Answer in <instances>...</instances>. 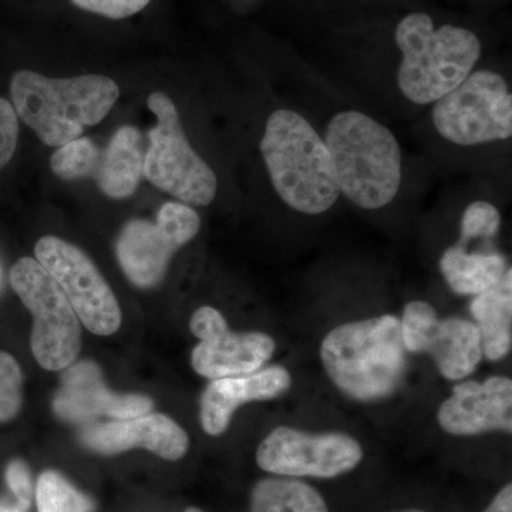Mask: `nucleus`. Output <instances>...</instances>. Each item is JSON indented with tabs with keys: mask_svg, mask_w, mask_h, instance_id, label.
I'll list each match as a JSON object with an SVG mask.
<instances>
[{
	"mask_svg": "<svg viewBox=\"0 0 512 512\" xmlns=\"http://www.w3.org/2000/svg\"><path fill=\"white\" fill-rule=\"evenodd\" d=\"M320 360L330 382L355 402L393 396L407 369L400 318L382 315L336 326L320 343Z\"/></svg>",
	"mask_w": 512,
	"mask_h": 512,
	"instance_id": "nucleus-1",
	"label": "nucleus"
},
{
	"mask_svg": "<svg viewBox=\"0 0 512 512\" xmlns=\"http://www.w3.org/2000/svg\"><path fill=\"white\" fill-rule=\"evenodd\" d=\"M10 97L19 119L43 144L62 147L106 119L119 100L120 89L101 74L52 79L19 70L10 82Z\"/></svg>",
	"mask_w": 512,
	"mask_h": 512,
	"instance_id": "nucleus-2",
	"label": "nucleus"
},
{
	"mask_svg": "<svg viewBox=\"0 0 512 512\" xmlns=\"http://www.w3.org/2000/svg\"><path fill=\"white\" fill-rule=\"evenodd\" d=\"M261 153L276 194L292 210L319 215L338 201V178L328 147L301 114L274 111L266 121Z\"/></svg>",
	"mask_w": 512,
	"mask_h": 512,
	"instance_id": "nucleus-3",
	"label": "nucleus"
},
{
	"mask_svg": "<svg viewBox=\"0 0 512 512\" xmlns=\"http://www.w3.org/2000/svg\"><path fill=\"white\" fill-rule=\"evenodd\" d=\"M325 144L340 194L363 210H379L402 185V148L384 124L360 111H342L330 120Z\"/></svg>",
	"mask_w": 512,
	"mask_h": 512,
	"instance_id": "nucleus-4",
	"label": "nucleus"
},
{
	"mask_svg": "<svg viewBox=\"0 0 512 512\" xmlns=\"http://www.w3.org/2000/svg\"><path fill=\"white\" fill-rule=\"evenodd\" d=\"M394 37L402 52L397 73L400 92L423 106L436 103L460 86L483 53L476 33L453 25L436 28L423 12L404 16Z\"/></svg>",
	"mask_w": 512,
	"mask_h": 512,
	"instance_id": "nucleus-5",
	"label": "nucleus"
},
{
	"mask_svg": "<svg viewBox=\"0 0 512 512\" xmlns=\"http://www.w3.org/2000/svg\"><path fill=\"white\" fill-rule=\"evenodd\" d=\"M147 106L157 123L148 133L144 177L183 204L207 207L217 195L218 178L192 148L174 101L163 92H154Z\"/></svg>",
	"mask_w": 512,
	"mask_h": 512,
	"instance_id": "nucleus-6",
	"label": "nucleus"
},
{
	"mask_svg": "<svg viewBox=\"0 0 512 512\" xmlns=\"http://www.w3.org/2000/svg\"><path fill=\"white\" fill-rule=\"evenodd\" d=\"M10 285L33 315L32 352L46 370L67 369L82 349L76 312L49 272L36 259L12 266Z\"/></svg>",
	"mask_w": 512,
	"mask_h": 512,
	"instance_id": "nucleus-7",
	"label": "nucleus"
},
{
	"mask_svg": "<svg viewBox=\"0 0 512 512\" xmlns=\"http://www.w3.org/2000/svg\"><path fill=\"white\" fill-rule=\"evenodd\" d=\"M433 123L457 146H478L512 136V96L501 74L473 72L434 103Z\"/></svg>",
	"mask_w": 512,
	"mask_h": 512,
	"instance_id": "nucleus-8",
	"label": "nucleus"
},
{
	"mask_svg": "<svg viewBox=\"0 0 512 512\" xmlns=\"http://www.w3.org/2000/svg\"><path fill=\"white\" fill-rule=\"evenodd\" d=\"M362 460V444L342 431L311 433L279 426L256 450L258 466L281 477L336 478L355 470Z\"/></svg>",
	"mask_w": 512,
	"mask_h": 512,
	"instance_id": "nucleus-9",
	"label": "nucleus"
},
{
	"mask_svg": "<svg viewBox=\"0 0 512 512\" xmlns=\"http://www.w3.org/2000/svg\"><path fill=\"white\" fill-rule=\"evenodd\" d=\"M201 218L191 205L165 202L156 224L128 222L117 239L116 254L127 278L138 288L160 284L175 252L197 237Z\"/></svg>",
	"mask_w": 512,
	"mask_h": 512,
	"instance_id": "nucleus-10",
	"label": "nucleus"
},
{
	"mask_svg": "<svg viewBox=\"0 0 512 512\" xmlns=\"http://www.w3.org/2000/svg\"><path fill=\"white\" fill-rule=\"evenodd\" d=\"M36 261L56 279L77 318L100 336L116 333L121 326L119 302L106 279L82 249L56 237L39 239Z\"/></svg>",
	"mask_w": 512,
	"mask_h": 512,
	"instance_id": "nucleus-11",
	"label": "nucleus"
},
{
	"mask_svg": "<svg viewBox=\"0 0 512 512\" xmlns=\"http://www.w3.org/2000/svg\"><path fill=\"white\" fill-rule=\"evenodd\" d=\"M402 339L407 353L430 355L444 379H466L483 360L480 332L473 320L440 319L433 305L423 301L407 303L403 309Z\"/></svg>",
	"mask_w": 512,
	"mask_h": 512,
	"instance_id": "nucleus-12",
	"label": "nucleus"
},
{
	"mask_svg": "<svg viewBox=\"0 0 512 512\" xmlns=\"http://www.w3.org/2000/svg\"><path fill=\"white\" fill-rule=\"evenodd\" d=\"M190 329L200 343L192 350V369L207 379L251 375L272 359L276 342L264 332H231L212 306L192 313Z\"/></svg>",
	"mask_w": 512,
	"mask_h": 512,
	"instance_id": "nucleus-13",
	"label": "nucleus"
},
{
	"mask_svg": "<svg viewBox=\"0 0 512 512\" xmlns=\"http://www.w3.org/2000/svg\"><path fill=\"white\" fill-rule=\"evenodd\" d=\"M437 421L456 437L512 431V380L490 376L484 382L466 380L453 387V394L440 404Z\"/></svg>",
	"mask_w": 512,
	"mask_h": 512,
	"instance_id": "nucleus-14",
	"label": "nucleus"
},
{
	"mask_svg": "<svg viewBox=\"0 0 512 512\" xmlns=\"http://www.w3.org/2000/svg\"><path fill=\"white\" fill-rule=\"evenodd\" d=\"M153 402L140 394L111 393L103 382L100 367L80 362L67 367L62 386L53 400V410L60 419L87 423L97 417L126 420L151 412Z\"/></svg>",
	"mask_w": 512,
	"mask_h": 512,
	"instance_id": "nucleus-15",
	"label": "nucleus"
},
{
	"mask_svg": "<svg viewBox=\"0 0 512 512\" xmlns=\"http://www.w3.org/2000/svg\"><path fill=\"white\" fill-rule=\"evenodd\" d=\"M82 441L94 453L111 456L133 448H146L168 461L181 460L190 448L183 427L158 413L94 424L83 431Z\"/></svg>",
	"mask_w": 512,
	"mask_h": 512,
	"instance_id": "nucleus-16",
	"label": "nucleus"
},
{
	"mask_svg": "<svg viewBox=\"0 0 512 512\" xmlns=\"http://www.w3.org/2000/svg\"><path fill=\"white\" fill-rule=\"evenodd\" d=\"M291 386V373L284 366H269L251 375L214 379L201 394L202 429L208 436H221L242 404L274 400Z\"/></svg>",
	"mask_w": 512,
	"mask_h": 512,
	"instance_id": "nucleus-17",
	"label": "nucleus"
},
{
	"mask_svg": "<svg viewBox=\"0 0 512 512\" xmlns=\"http://www.w3.org/2000/svg\"><path fill=\"white\" fill-rule=\"evenodd\" d=\"M143 140L137 127L123 126L101 153L97 185L113 200H124L136 192L144 168Z\"/></svg>",
	"mask_w": 512,
	"mask_h": 512,
	"instance_id": "nucleus-18",
	"label": "nucleus"
},
{
	"mask_svg": "<svg viewBox=\"0 0 512 512\" xmlns=\"http://www.w3.org/2000/svg\"><path fill=\"white\" fill-rule=\"evenodd\" d=\"M470 313L480 332L483 357L498 362L512 349V269L493 288L473 296Z\"/></svg>",
	"mask_w": 512,
	"mask_h": 512,
	"instance_id": "nucleus-19",
	"label": "nucleus"
},
{
	"mask_svg": "<svg viewBox=\"0 0 512 512\" xmlns=\"http://www.w3.org/2000/svg\"><path fill=\"white\" fill-rule=\"evenodd\" d=\"M439 266L448 288L463 296L480 295L493 288L508 269L500 252H467L463 245L447 248Z\"/></svg>",
	"mask_w": 512,
	"mask_h": 512,
	"instance_id": "nucleus-20",
	"label": "nucleus"
},
{
	"mask_svg": "<svg viewBox=\"0 0 512 512\" xmlns=\"http://www.w3.org/2000/svg\"><path fill=\"white\" fill-rule=\"evenodd\" d=\"M251 512H329L325 498L298 478H262L251 493Z\"/></svg>",
	"mask_w": 512,
	"mask_h": 512,
	"instance_id": "nucleus-21",
	"label": "nucleus"
},
{
	"mask_svg": "<svg viewBox=\"0 0 512 512\" xmlns=\"http://www.w3.org/2000/svg\"><path fill=\"white\" fill-rule=\"evenodd\" d=\"M101 153L92 138L82 136L57 148L50 158V167L64 181L93 177L99 170Z\"/></svg>",
	"mask_w": 512,
	"mask_h": 512,
	"instance_id": "nucleus-22",
	"label": "nucleus"
},
{
	"mask_svg": "<svg viewBox=\"0 0 512 512\" xmlns=\"http://www.w3.org/2000/svg\"><path fill=\"white\" fill-rule=\"evenodd\" d=\"M35 494L39 512H92L93 510L92 503L56 471H45L40 474Z\"/></svg>",
	"mask_w": 512,
	"mask_h": 512,
	"instance_id": "nucleus-23",
	"label": "nucleus"
},
{
	"mask_svg": "<svg viewBox=\"0 0 512 512\" xmlns=\"http://www.w3.org/2000/svg\"><path fill=\"white\" fill-rule=\"evenodd\" d=\"M501 227V214L497 207L487 201H476L468 205L460 224V245L471 239L497 237Z\"/></svg>",
	"mask_w": 512,
	"mask_h": 512,
	"instance_id": "nucleus-24",
	"label": "nucleus"
},
{
	"mask_svg": "<svg viewBox=\"0 0 512 512\" xmlns=\"http://www.w3.org/2000/svg\"><path fill=\"white\" fill-rule=\"evenodd\" d=\"M23 375L9 353L0 352V421L12 420L22 407Z\"/></svg>",
	"mask_w": 512,
	"mask_h": 512,
	"instance_id": "nucleus-25",
	"label": "nucleus"
},
{
	"mask_svg": "<svg viewBox=\"0 0 512 512\" xmlns=\"http://www.w3.org/2000/svg\"><path fill=\"white\" fill-rule=\"evenodd\" d=\"M19 117L10 101L0 97V170L9 164L18 146Z\"/></svg>",
	"mask_w": 512,
	"mask_h": 512,
	"instance_id": "nucleus-26",
	"label": "nucleus"
},
{
	"mask_svg": "<svg viewBox=\"0 0 512 512\" xmlns=\"http://www.w3.org/2000/svg\"><path fill=\"white\" fill-rule=\"evenodd\" d=\"M77 8L109 19H126L147 8L151 0H72Z\"/></svg>",
	"mask_w": 512,
	"mask_h": 512,
	"instance_id": "nucleus-27",
	"label": "nucleus"
},
{
	"mask_svg": "<svg viewBox=\"0 0 512 512\" xmlns=\"http://www.w3.org/2000/svg\"><path fill=\"white\" fill-rule=\"evenodd\" d=\"M6 483L16 498V504L28 511L33 497V481L29 466L22 460L10 461L5 471Z\"/></svg>",
	"mask_w": 512,
	"mask_h": 512,
	"instance_id": "nucleus-28",
	"label": "nucleus"
},
{
	"mask_svg": "<svg viewBox=\"0 0 512 512\" xmlns=\"http://www.w3.org/2000/svg\"><path fill=\"white\" fill-rule=\"evenodd\" d=\"M483 512H512V484L504 485Z\"/></svg>",
	"mask_w": 512,
	"mask_h": 512,
	"instance_id": "nucleus-29",
	"label": "nucleus"
},
{
	"mask_svg": "<svg viewBox=\"0 0 512 512\" xmlns=\"http://www.w3.org/2000/svg\"><path fill=\"white\" fill-rule=\"evenodd\" d=\"M0 512H26L18 504H10L8 501L0 500Z\"/></svg>",
	"mask_w": 512,
	"mask_h": 512,
	"instance_id": "nucleus-30",
	"label": "nucleus"
},
{
	"mask_svg": "<svg viewBox=\"0 0 512 512\" xmlns=\"http://www.w3.org/2000/svg\"><path fill=\"white\" fill-rule=\"evenodd\" d=\"M396 512H427L423 510H419V508H406V510H400Z\"/></svg>",
	"mask_w": 512,
	"mask_h": 512,
	"instance_id": "nucleus-31",
	"label": "nucleus"
},
{
	"mask_svg": "<svg viewBox=\"0 0 512 512\" xmlns=\"http://www.w3.org/2000/svg\"><path fill=\"white\" fill-rule=\"evenodd\" d=\"M184 512H202V511L198 510V508L191 507V508H187V510H185Z\"/></svg>",
	"mask_w": 512,
	"mask_h": 512,
	"instance_id": "nucleus-32",
	"label": "nucleus"
}]
</instances>
